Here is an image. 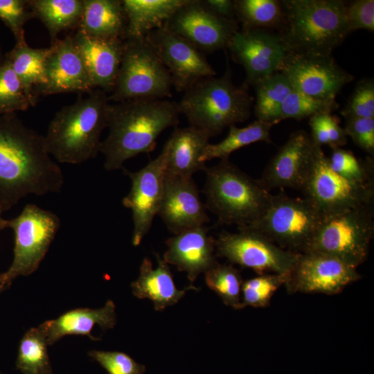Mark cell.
<instances>
[{
    "mask_svg": "<svg viewBox=\"0 0 374 374\" xmlns=\"http://www.w3.org/2000/svg\"><path fill=\"white\" fill-rule=\"evenodd\" d=\"M44 137L16 114H0V202L5 211L28 195L59 193L64 179Z\"/></svg>",
    "mask_w": 374,
    "mask_h": 374,
    "instance_id": "1",
    "label": "cell"
},
{
    "mask_svg": "<svg viewBox=\"0 0 374 374\" xmlns=\"http://www.w3.org/2000/svg\"><path fill=\"white\" fill-rule=\"evenodd\" d=\"M178 103L163 99H134L109 104V134L100 152L108 171L123 167L127 160L156 147L157 139L179 123Z\"/></svg>",
    "mask_w": 374,
    "mask_h": 374,
    "instance_id": "2",
    "label": "cell"
},
{
    "mask_svg": "<svg viewBox=\"0 0 374 374\" xmlns=\"http://www.w3.org/2000/svg\"><path fill=\"white\" fill-rule=\"evenodd\" d=\"M109 104L107 93L95 89L59 110L44 136L49 154L69 164L95 158L100 152L102 132L107 127Z\"/></svg>",
    "mask_w": 374,
    "mask_h": 374,
    "instance_id": "3",
    "label": "cell"
},
{
    "mask_svg": "<svg viewBox=\"0 0 374 374\" xmlns=\"http://www.w3.org/2000/svg\"><path fill=\"white\" fill-rule=\"evenodd\" d=\"M278 33L288 53L332 55L350 33L341 0L281 1Z\"/></svg>",
    "mask_w": 374,
    "mask_h": 374,
    "instance_id": "4",
    "label": "cell"
},
{
    "mask_svg": "<svg viewBox=\"0 0 374 374\" xmlns=\"http://www.w3.org/2000/svg\"><path fill=\"white\" fill-rule=\"evenodd\" d=\"M206 208L222 224L248 226L267 208L272 194L259 181L240 170L229 159L206 167Z\"/></svg>",
    "mask_w": 374,
    "mask_h": 374,
    "instance_id": "5",
    "label": "cell"
},
{
    "mask_svg": "<svg viewBox=\"0 0 374 374\" xmlns=\"http://www.w3.org/2000/svg\"><path fill=\"white\" fill-rule=\"evenodd\" d=\"M253 101L247 86L238 87L233 82L228 66L222 77L204 78L185 91L178 105L190 126L205 130L213 137L248 119Z\"/></svg>",
    "mask_w": 374,
    "mask_h": 374,
    "instance_id": "6",
    "label": "cell"
},
{
    "mask_svg": "<svg viewBox=\"0 0 374 374\" xmlns=\"http://www.w3.org/2000/svg\"><path fill=\"white\" fill-rule=\"evenodd\" d=\"M170 73L145 37L124 39L121 62L109 102L171 97Z\"/></svg>",
    "mask_w": 374,
    "mask_h": 374,
    "instance_id": "7",
    "label": "cell"
},
{
    "mask_svg": "<svg viewBox=\"0 0 374 374\" xmlns=\"http://www.w3.org/2000/svg\"><path fill=\"white\" fill-rule=\"evenodd\" d=\"M324 218L307 199L281 192L272 195L261 217L245 228L261 233L283 249L302 253L307 251Z\"/></svg>",
    "mask_w": 374,
    "mask_h": 374,
    "instance_id": "8",
    "label": "cell"
},
{
    "mask_svg": "<svg viewBox=\"0 0 374 374\" xmlns=\"http://www.w3.org/2000/svg\"><path fill=\"white\" fill-rule=\"evenodd\" d=\"M373 234V204L360 206L325 217L306 252L328 254L357 268L367 259Z\"/></svg>",
    "mask_w": 374,
    "mask_h": 374,
    "instance_id": "9",
    "label": "cell"
},
{
    "mask_svg": "<svg viewBox=\"0 0 374 374\" xmlns=\"http://www.w3.org/2000/svg\"><path fill=\"white\" fill-rule=\"evenodd\" d=\"M300 190L325 217L373 204L374 184L350 181L333 171L322 148L313 157Z\"/></svg>",
    "mask_w": 374,
    "mask_h": 374,
    "instance_id": "10",
    "label": "cell"
},
{
    "mask_svg": "<svg viewBox=\"0 0 374 374\" xmlns=\"http://www.w3.org/2000/svg\"><path fill=\"white\" fill-rule=\"evenodd\" d=\"M58 216L33 204H26L17 217L7 220L15 233L13 260L3 273L8 282L37 270L60 227Z\"/></svg>",
    "mask_w": 374,
    "mask_h": 374,
    "instance_id": "11",
    "label": "cell"
},
{
    "mask_svg": "<svg viewBox=\"0 0 374 374\" xmlns=\"http://www.w3.org/2000/svg\"><path fill=\"white\" fill-rule=\"evenodd\" d=\"M238 229V233L223 232L219 235L215 242L218 256L259 274L265 271L283 275L290 273L300 253L280 247L252 229Z\"/></svg>",
    "mask_w": 374,
    "mask_h": 374,
    "instance_id": "12",
    "label": "cell"
},
{
    "mask_svg": "<svg viewBox=\"0 0 374 374\" xmlns=\"http://www.w3.org/2000/svg\"><path fill=\"white\" fill-rule=\"evenodd\" d=\"M168 148L167 141L160 154L136 172L124 169L131 180V188L123 204L132 212L134 247L140 244L158 213L164 190Z\"/></svg>",
    "mask_w": 374,
    "mask_h": 374,
    "instance_id": "13",
    "label": "cell"
},
{
    "mask_svg": "<svg viewBox=\"0 0 374 374\" xmlns=\"http://www.w3.org/2000/svg\"><path fill=\"white\" fill-rule=\"evenodd\" d=\"M279 71L287 77L294 90L324 100H335L354 78L332 55L288 53Z\"/></svg>",
    "mask_w": 374,
    "mask_h": 374,
    "instance_id": "14",
    "label": "cell"
},
{
    "mask_svg": "<svg viewBox=\"0 0 374 374\" xmlns=\"http://www.w3.org/2000/svg\"><path fill=\"white\" fill-rule=\"evenodd\" d=\"M238 23L214 14L202 0H188L163 26L201 52H213L227 48L239 30Z\"/></svg>",
    "mask_w": 374,
    "mask_h": 374,
    "instance_id": "15",
    "label": "cell"
},
{
    "mask_svg": "<svg viewBox=\"0 0 374 374\" xmlns=\"http://www.w3.org/2000/svg\"><path fill=\"white\" fill-rule=\"evenodd\" d=\"M357 267L322 253H300L285 286L290 293L336 294L357 281Z\"/></svg>",
    "mask_w": 374,
    "mask_h": 374,
    "instance_id": "16",
    "label": "cell"
},
{
    "mask_svg": "<svg viewBox=\"0 0 374 374\" xmlns=\"http://www.w3.org/2000/svg\"><path fill=\"white\" fill-rule=\"evenodd\" d=\"M145 38L170 73L177 91H185L199 80L216 75L200 51L164 26L149 32Z\"/></svg>",
    "mask_w": 374,
    "mask_h": 374,
    "instance_id": "17",
    "label": "cell"
},
{
    "mask_svg": "<svg viewBox=\"0 0 374 374\" xmlns=\"http://www.w3.org/2000/svg\"><path fill=\"white\" fill-rule=\"evenodd\" d=\"M227 48L245 69L247 87L278 72L288 53L278 33L263 29H239Z\"/></svg>",
    "mask_w": 374,
    "mask_h": 374,
    "instance_id": "18",
    "label": "cell"
},
{
    "mask_svg": "<svg viewBox=\"0 0 374 374\" xmlns=\"http://www.w3.org/2000/svg\"><path fill=\"white\" fill-rule=\"evenodd\" d=\"M46 84L40 96L95 89L84 61L71 35L57 39L51 44L45 62Z\"/></svg>",
    "mask_w": 374,
    "mask_h": 374,
    "instance_id": "19",
    "label": "cell"
},
{
    "mask_svg": "<svg viewBox=\"0 0 374 374\" xmlns=\"http://www.w3.org/2000/svg\"><path fill=\"white\" fill-rule=\"evenodd\" d=\"M157 215L173 234L204 226L209 220L193 177L167 175Z\"/></svg>",
    "mask_w": 374,
    "mask_h": 374,
    "instance_id": "20",
    "label": "cell"
},
{
    "mask_svg": "<svg viewBox=\"0 0 374 374\" xmlns=\"http://www.w3.org/2000/svg\"><path fill=\"white\" fill-rule=\"evenodd\" d=\"M314 148L315 144L305 131L292 132L271 159L259 181L268 190L284 188L300 190Z\"/></svg>",
    "mask_w": 374,
    "mask_h": 374,
    "instance_id": "21",
    "label": "cell"
},
{
    "mask_svg": "<svg viewBox=\"0 0 374 374\" xmlns=\"http://www.w3.org/2000/svg\"><path fill=\"white\" fill-rule=\"evenodd\" d=\"M215 242L205 225L191 228L166 240L168 249L163 259L179 271L186 272L193 283L199 274L217 262Z\"/></svg>",
    "mask_w": 374,
    "mask_h": 374,
    "instance_id": "22",
    "label": "cell"
},
{
    "mask_svg": "<svg viewBox=\"0 0 374 374\" xmlns=\"http://www.w3.org/2000/svg\"><path fill=\"white\" fill-rule=\"evenodd\" d=\"M71 37L84 61L94 89L111 93L121 62L124 39L95 38L78 30Z\"/></svg>",
    "mask_w": 374,
    "mask_h": 374,
    "instance_id": "23",
    "label": "cell"
},
{
    "mask_svg": "<svg viewBox=\"0 0 374 374\" xmlns=\"http://www.w3.org/2000/svg\"><path fill=\"white\" fill-rule=\"evenodd\" d=\"M116 323V306L112 301L108 300L100 308L73 309L41 326L48 344L52 345L63 337L71 335H84L92 340H99L91 335L93 328L98 325L105 330L114 328Z\"/></svg>",
    "mask_w": 374,
    "mask_h": 374,
    "instance_id": "24",
    "label": "cell"
},
{
    "mask_svg": "<svg viewBox=\"0 0 374 374\" xmlns=\"http://www.w3.org/2000/svg\"><path fill=\"white\" fill-rule=\"evenodd\" d=\"M155 256L157 267L154 269L150 259L145 258L140 267L139 276L132 283L131 287L136 297L150 299L155 310L161 311L177 303L186 291H197L198 289L191 285L184 290H178L168 264L159 254L156 253Z\"/></svg>",
    "mask_w": 374,
    "mask_h": 374,
    "instance_id": "25",
    "label": "cell"
},
{
    "mask_svg": "<svg viewBox=\"0 0 374 374\" xmlns=\"http://www.w3.org/2000/svg\"><path fill=\"white\" fill-rule=\"evenodd\" d=\"M211 136L205 130L192 126L175 128L168 139L166 175L193 177L206 167L199 159Z\"/></svg>",
    "mask_w": 374,
    "mask_h": 374,
    "instance_id": "26",
    "label": "cell"
},
{
    "mask_svg": "<svg viewBox=\"0 0 374 374\" xmlns=\"http://www.w3.org/2000/svg\"><path fill=\"white\" fill-rule=\"evenodd\" d=\"M126 28L122 0H84L76 30L95 38L125 39Z\"/></svg>",
    "mask_w": 374,
    "mask_h": 374,
    "instance_id": "27",
    "label": "cell"
},
{
    "mask_svg": "<svg viewBox=\"0 0 374 374\" xmlns=\"http://www.w3.org/2000/svg\"><path fill=\"white\" fill-rule=\"evenodd\" d=\"M50 47L34 48L26 41L17 42L5 54L13 71L20 80L31 106H35L40 91L46 84L45 62Z\"/></svg>",
    "mask_w": 374,
    "mask_h": 374,
    "instance_id": "28",
    "label": "cell"
},
{
    "mask_svg": "<svg viewBox=\"0 0 374 374\" xmlns=\"http://www.w3.org/2000/svg\"><path fill=\"white\" fill-rule=\"evenodd\" d=\"M188 0H122L127 20L125 38L145 37L163 27Z\"/></svg>",
    "mask_w": 374,
    "mask_h": 374,
    "instance_id": "29",
    "label": "cell"
},
{
    "mask_svg": "<svg viewBox=\"0 0 374 374\" xmlns=\"http://www.w3.org/2000/svg\"><path fill=\"white\" fill-rule=\"evenodd\" d=\"M35 18L47 28L51 44L58 35L69 29L78 28L84 8V0H28Z\"/></svg>",
    "mask_w": 374,
    "mask_h": 374,
    "instance_id": "30",
    "label": "cell"
},
{
    "mask_svg": "<svg viewBox=\"0 0 374 374\" xmlns=\"http://www.w3.org/2000/svg\"><path fill=\"white\" fill-rule=\"evenodd\" d=\"M274 125L256 120L244 127L230 126L227 136L220 142L208 143L200 157V162L213 159H229L234 151L257 142L271 143L270 130Z\"/></svg>",
    "mask_w": 374,
    "mask_h": 374,
    "instance_id": "31",
    "label": "cell"
},
{
    "mask_svg": "<svg viewBox=\"0 0 374 374\" xmlns=\"http://www.w3.org/2000/svg\"><path fill=\"white\" fill-rule=\"evenodd\" d=\"M253 87L256 91L254 114L256 120L274 125L279 123L278 116L282 105L294 90L287 77L278 71Z\"/></svg>",
    "mask_w": 374,
    "mask_h": 374,
    "instance_id": "32",
    "label": "cell"
},
{
    "mask_svg": "<svg viewBox=\"0 0 374 374\" xmlns=\"http://www.w3.org/2000/svg\"><path fill=\"white\" fill-rule=\"evenodd\" d=\"M46 335L42 326L32 328L22 337L16 368L22 374H53Z\"/></svg>",
    "mask_w": 374,
    "mask_h": 374,
    "instance_id": "33",
    "label": "cell"
},
{
    "mask_svg": "<svg viewBox=\"0 0 374 374\" xmlns=\"http://www.w3.org/2000/svg\"><path fill=\"white\" fill-rule=\"evenodd\" d=\"M236 19L242 29H278L283 19L281 1L235 0Z\"/></svg>",
    "mask_w": 374,
    "mask_h": 374,
    "instance_id": "34",
    "label": "cell"
},
{
    "mask_svg": "<svg viewBox=\"0 0 374 374\" xmlns=\"http://www.w3.org/2000/svg\"><path fill=\"white\" fill-rule=\"evenodd\" d=\"M204 274L206 285L225 305L236 310L244 308L242 303L243 281L237 269L231 265L217 262Z\"/></svg>",
    "mask_w": 374,
    "mask_h": 374,
    "instance_id": "35",
    "label": "cell"
},
{
    "mask_svg": "<svg viewBox=\"0 0 374 374\" xmlns=\"http://www.w3.org/2000/svg\"><path fill=\"white\" fill-rule=\"evenodd\" d=\"M331 169L346 179L361 184H374V161L357 158L354 153L341 148L332 149L328 157Z\"/></svg>",
    "mask_w": 374,
    "mask_h": 374,
    "instance_id": "36",
    "label": "cell"
},
{
    "mask_svg": "<svg viewBox=\"0 0 374 374\" xmlns=\"http://www.w3.org/2000/svg\"><path fill=\"white\" fill-rule=\"evenodd\" d=\"M31 106L24 88L5 58L0 64V114L26 111Z\"/></svg>",
    "mask_w": 374,
    "mask_h": 374,
    "instance_id": "37",
    "label": "cell"
},
{
    "mask_svg": "<svg viewBox=\"0 0 374 374\" xmlns=\"http://www.w3.org/2000/svg\"><path fill=\"white\" fill-rule=\"evenodd\" d=\"M288 275L262 274L242 283L243 307L265 308L269 305L276 291L285 285Z\"/></svg>",
    "mask_w": 374,
    "mask_h": 374,
    "instance_id": "38",
    "label": "cell"
},
{
    "mask_svg": "<svg viewBox=\"0 0 374 374\" xmlns=\"http://www.w3.org/2000/svg\"><path fill=\"white\" fill-rule=\"evenodd\" d=\"M338 107L336 100L317 99L294 89L282 105L278 121L287 118L301 120L319 113H332Z\"/></svg>",
    "mask_w": 374,
    "mask_h": 374,
    "instance_id": "39",
    "label": "cell"
},
{
    "mask_svg": "<svg viewBox=\"0 0 374 374\" xmlns=\"http://www.w3.org/2000/svg\"><path fill=\"white\" fill-rule=\"evenodd\" d=\"M310 135L319 146L328 145L332 149L341 148L347 143V135L340 125L339 118L332 113H319L309 118Z\"/></svg>",
    "mask_w": 374,
    "mask_h": 374,
    "instance_id": "40",
    "label": "cell"
},
{
    "mask_svg": "<svg viewBox=\"0 0 374 374\" xmlns=\"http://www.w3.org/2000/svg\"><path fill=\"white\" fill-rule=\"evenodd\" d=\"M346 118H374V81L371 78L360 80L341 111Z\"/></svg>",
    "mask_w": 374,
    "mask_h": 374,
    "instance_id": "41",
    "label": "cell"
},
{
    "mask_svg": "<svg viewBox=\"0 0 374 374\" xmlns=\"http://www.w3.org/2000/svg\"><path fill=\"white\" fill-rule=\"evenodd\" d=\"M35 18L28 0H0V20L10 30L15 41L25 38V24Z\"/></svg>",
    "mask_w": 374,
    "mask_h": 374,
    "instance_id": "42",
    "label": "cell"
},
{
    "mask_svg": "<svg viewBox=\"0 0 374 374\" xmlns=\"http://www.w3.org/2000/svg\"><path fill=\"white\" fill-rule=\"evenodd\" d=\"M89 355L108 374H144L145 371L144 365L122 352L91 350Z\"/></svg>",
    "mask_w": 374,
    "mask_h": 374,
    "instance_id": "43",
    "label": "cell"
},
{
    "mask_svg": "<svg viewBox=\"0 0 374 374\" xmlns=\"http://www.w3.org/2000/svg\"><path fill=\"white\" fill-rule=\"evenodd\" d=\"M344 12L350 33L358 29L374 31V1L344 2Z\"/></svg>",
    "mask_w": 374,
    "mask_h": 374,
    "instance_id": "44",
    "label": "cell"
},
{
    "mask_svg": "<svg viewBox=\"0 0 374 374\" xmlns=\"http://www.w3.org/2000/svg\"><path fill=\"white\" fill-rule=\"evenodd\" d=\"M347 136L354 143L367 152L374 155V118H351L346 119L344 128Z\"/></svg>",
    "mask_w": 374,
    "mask_h": 374,
    "instance_id": "45",
    "label": "cell"
},
{
    "mask_svg": "<svg viewBox=\"0 0 374 374\" xmlns=\"http://www.w3.org/2000/svg\"><path fill=\"white\" fill-rule=\"evenodd\" d=\"M202 1L214 14L224 19H236L234 1L202 0Z\"/></svg>",
    "mask_w": 374,
    "mask_h": 374,
    "instance_id": "46",
    "label": "cell"
},
{
    "mask_svg": "<svg viewBox=\"0 0 374 374\" xmlns=\"http://www.w3.org/2000/svg\"><path fill=\"white\" fill-rule=\"evenodd\" d=\"M10 283L7 281L4 274H0V294L10 286Z\"/></svg>",
    "mask_w": 374,
    "mask_h": 374,
    "instance_id": "47",
    "label": "cell"
},
{
    "mask_svg": "<svg viewBox=\"0 0 374 374\" xmlns=\"http://www.w3.org/2000/svg\"><path fill=\"white\" fill-rule=\"evenodd\" d=\"M5 211L3 207L0 202V232L3 229L7 228V220L3 217V213Z\"/></svg>",
    "mask_w": 374,
    "mask_h": 374,
    "instance_id": "48",
    "label": "cell"
},
{
    "mask_svg": "<svg viewBox=\"0 0 374 374\" xmlns=\"http://www.w3.org/2000/svg\"><path fill=\"white\" fill-rule=\"evenodd\" d=\"M5 54L3 52L2 47L0 43V64L2 63L5 59Z\"/></svg>",
    "mask_w": 374,
    "mask_h": 374,
    "instance_id": "49",
    "label": "cell"
},
{
    "mask_svg": "<svg viewBox=\"0 0 374 374\" xmlns=\"http://www.w3.org/2000/svg\"><path fill=\"white\" fill-rule=\"evenodd\" d=\"M0 374H3L1 372H0Z\"/></svg>",
    "mask_w": 374,
    "mask_h": 374,
    "instance_id": "50",
    "label": "cell"
}]
</instances>
